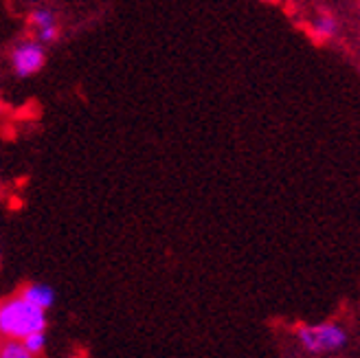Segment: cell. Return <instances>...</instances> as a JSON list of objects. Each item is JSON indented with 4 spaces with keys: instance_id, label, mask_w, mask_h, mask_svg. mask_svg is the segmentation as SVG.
Masks as SVG:
<instances>
[{
    "instance_id": "obj_6",
    "label": "cell",
    "mask_w": 360,
    "mask_h": 358,
    "mask_svg": "<svg viewBox=\"0 0 360 358\" xmlns=\"http://www.w3.org/2000/svg\"><path fill=\"white\" fill-rule=\"evenodd\" d=\"M35 354L25 345L22 338H7L3 350H0V358H33Z\"/></svg>"
},
{
    "instance_id": "obj_4",
    "label": "cell",
    "mask_w": 360,
    "mask_h": 358,
    "mask_svg": "<svg viewBox=\"0 0 360 358\" xmlns=\"http://www.w3.org/2000/svg\"><path fill=\"white\" fill-rule=\"evenodd\" d=\"M31 23H33L35 35H38V40H40L42 44L53 42V40L58 38V23H56V15H53L49 9H38V11H33Z\"/></svg>"
},
{
    "instance_id": "obj_1",
    "label": "cell",
    "mask_w": 360,
    "mask_h": 358,
    "mask_svg": "<svg viewBox=\"0 0 360 358\" xmlns=\"http://www.w3.org/2000/svg\"><path fill=\"white\" fill-rule=\"evenodd\" d=\"M46 330V310L25 299L22 295L7 299L0 306V332L7 338H25Z\"/></svg>"
},
{
    "instance_id": "obj_7",
    "label": "cell",
    "mask_w": 360,
    "mask_h": 358,
    "mask_svg": "<svg viewBox=\"0 0 360 358\" xmlns=\"http://www.w3.org/2000/svg\"><path fill=\"white\" fill-rule=\"evenodd\" d=\"M312 31L316 38H334L336 31H338V23H336V18L328 15V13H321L316 20L312 23Z\"/></svg>"
},
{
    "instance_id": "obj_3",
    "label": "cell",
    "mask_w": 360,
    "mask_h": 358,
    "mask_svg": "<svg viewBox=\"0 0 360 358\" xmlns=\"http://www.w3.org/2000/svg\"><path fill=\"white\" fill-rule=\"evenodd\" d=\"M44 44L40 40H25L11 51V68L18 77H31L44 66Z\"/></svg>"
},
{
    "instance_id": "obj_8",
    "label": "cell",
    "mask_w": 360,
    "mask_h": 358,
    "mask_svg": "<svg viewBox=\"0 0 360 358\" xmlns=\"http://www.w3.org/2000/svg\"><path fill=\"white\" fill-rule=\"evenodd\" d=\"M22 341H25V345H27L33 354H40V352L46 347V334H44V330H42V332H33V334L25 336Z\"/></svg>"
},
{
    "instance_id": "obj_5",
    "label": "cell",
    "mask_w": 360,
    "mask_h": 358,
    "mask_svg": "<svg viewBox=\"0 0 360 358\" xmlns=\"http://www.w3.org/2000/svg\"><path fill=\"white\" fill-rule=\"evenodd\" d=\"M20 295L44 310H49L53 306V301H56V293H53V288L46 283H29Z\"/></svg>"
},
{
    "instance_id": "obj_2",
    "label": "cell",
    "mask_w": 360,
    "mask_h": 358,
    "mask_svg": "<svg viewBox=\"0 0 360 358\" xmlns=\"http://www.w3.org/2000/svg\"><path fill=\"white\" fill-rule=\"evenodd\" d=\"M299 343L310 354H328L336 352L345 345L347 334L336 324H321V326H303L297 330Z\"/></svg>"
}]
</instances>
